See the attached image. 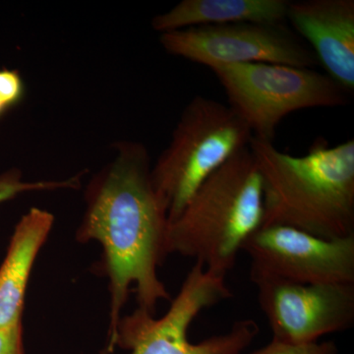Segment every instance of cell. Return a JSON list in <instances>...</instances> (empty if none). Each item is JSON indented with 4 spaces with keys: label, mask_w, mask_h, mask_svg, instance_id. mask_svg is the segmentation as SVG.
<instances>
[{
    "label": "cell",
    "mask_w": 354,
    "mask_h": 354,
    "mask_svg": "<svg viewBox=\"0 0 354 354\" xmlns=\"http://www.w3.org/2000/svg\"><path fill=\"white\" fill-rule=\"evenodd\" d=\"M115 148L113 162L88 186L87 209L77 232L79 241L102 246L111 299L109 342L132 286L138 308L153 316L160 300L171 299L157 271L167 255L169 218L153 190L148 151L133 142Z\"/></svg>",
    "instance_id": "1"
},
{
    "label": "cell",
    "mask_w": 354,
    "mask_h": 354,
    "mask_svg": "<svg viewBox=\"0 0 354 354\" xmlns=\"http://www.w3.org/2000/svg\"><path fill=\"white\" fill-rule=\"evenodd\" d=\"M263 185L262 225H286L326 239L354 236V140L317 138L304 156L251 139Z\"/></svg>",
    "instance_id": "2"
},
{
    "label": "cell",
    "mask_w": 354,
    "mask_h": 354,
    "mask_svg": "<svg viewBox=\"0 0 354 354\" xmlns=\"http://www.w3.org/2000/svg\"><path fill=\"white\" fill-rule=\"evenodd\" d=\"M263 218L262 178L248 146L206 179L169 223L167 252L192 258L227 276Z\"/></svg>",
    "instance_id": "3"
},
{
    "label": "cell",
    "mask_w": 354,
    "mask_h": 354,
    "mask_svg": "<svg viewBox=\"0 0 354 354\" xmlns=\"http://www.w3.org/2000/svg\"><path fill=\"white\" fill-rule=\"evenodd\" d=\"M253 134L230 106L198 95L188 104L169 147L151 169L153 190L176 220L206 179L250 144Z\"/></svg>",
    "instance_id": "4"
},
{
    "label": "cell",
    "mask_w": 354,
    "mask_h": 354,
    "mask_svg": "<svg viewBox=\"0 0 354 354\" xmlns=\"http://www.w3.org/2000/svg\"><path fill=\"white\" fill-rule=\"evenodd\" d=\"M232 297L225 276L195 263L167 313L156 319L138 308L123 317L109 351L118 346L130 349V354H241L259 334V326L251 319L236 321L225 334L198 344L188 339L191 323L203 310Z\"/></svg>",
    "instance_id": "5"
},
{
    "label": "cell",
    "mask_w": 354,
    "mask_h": 354,
    "mask_svg": "<svg viewBox=\"0 0 354 354\" xmlns=\"http://www.w3.org/2000/svg\"><path fill=\"white\" fill-rule=\"evenodd\" d=\"M230 106L254 138L274 141L281 121L293 111L337 108L348 104L349 93L327 74L276 64L218 65L211 68Z\"/></svg>",
    "instance_id": "6"
},
{
    "label": "cell",
    "mask_w": 354,
    "mask_h": 354,
    "mask_svg": "<svg viewBox=\"0 0 354 354\" xmlns=\"http://www.w3.org/2000/svg\"><path fill=\"white\" fill-rule=\"evenodd\" d=\"M250 279L354 283V236L326 239L286 225H261L244 242Z\"/></svg>",
    "instance_id": "7"
},
{
    "label": "cell",
    "mask_w": 354,
    "mask_h": 354,
    "mask_svg": "<svg viewBox=\"0 0 354 354\" xmlns=\"http://www.w3.org/2000/svg\"><path fill=\"white\" fill-rule=\"evenodd\" d=\"M167 53L209 69L218 65L276 64L311 68L318 59L285 24L237 23L201 26L164 32Z\"/></svg>",
    "instance_id": "8"
},
{
    "label": "cell",
    "mask_w": 354,
    "mask_h": 354,
    "mask_svg": "<svg viewBox=\"0 0 354 354\" xmlns=\"http://www.w3.org/2000/svg\"><path fill=\"white\" fill-rule=\"evenodd\" d=\"M255 286L274 341L311 344L353 328L354 283L269 281Z\"/></svg>",
    "instance_id": "9"
},
{
    "label": "cell",
    "mask_w": 354,
    "mask_h": 354,
    "mask_svg": "<svg viewBox=\"0 0 354 354\" xmlns=\"http://www.w3.org/2000/svg\"><path fill=\"white\" fill-rule=\"evenodd\" d=\"M288 20L308 41L328 75L346 88L354 90L353 0H308L290 2Z\"/></svg>",
    "instance_id": "10"
},
{
    "label": "cell",
    "mask_w": 354,
    "mask_h": 354,
    "mask_svg": "<svg viewBox=\"0 0 354 354\" xmlns=\"http://www.w3.org/2000/svg\"><path fill=\"white\" fill-rule=\"evenodd\" d=\"M53 221L50 212L32 208L16 225L0 266V327L22 323L30 274Z\"/></svg>",
    "instance_id": "11"
},
{
    "label": "cell",
    "mask_w": 354,
    "mask_h": 354,
    "mask_svg": "<svg viewBox=\"0 0 354 354\" xmlns=\"http://www.w3.org/2000/svg\"><path fill=\"white\" fill-rule=\"evenodd\" d=\"M290 3L286 0H183L167 12L156 16L152 26L164 34L201 26L283 24Z\"/></svg>",
    "instance_id": "12"
},
{
    "label": "cell",
    "mask_w": 354,
    "mask_h": 354,
    "mask_svg": "<svg viewBox=\"0 0 354 354\" xmlns=\"http://www.w3.org/2000/svg\"><path fill=\"white\" fill-rule=\"evenodd\" d=\"M80 176L81 174H79L66 180H43L29 183V181L23 180L22 174L19 169H9L0 174V204L29 191L77 188L80 185Z\"/></svg>",
    "instance_id": "13"
},
{
    "label": "cell",
    "mask_w": 354,
    "mask_h": 354,
    "mask_svg": "<svg viewBox=\"0 0 354 354\" xmlns=\"http://www.w3.org/2000/svg\"><path fill=\"white\" fill-rule=\"evenodd\" d=\"M250 354H337V348L334 342L292 344L272 339L267 346Z\"/></svg>",
    "instance_id": "14"
},
{
    "label": "cell",
    "mask_w": 354,
    "mask_h": 354,
    "mask_svg": "<svg viewBox=\"0 0 354 354\" xmlns=\"http://www.w3.org/2000/svg\"><path fill=\"white\" fill-rule=\"evenodd\" d=\"M25 85L19 71L0 69V100L7 109L17 106L24 99Z\"/></svg>",
    "instance_id": "15"
},
{
    "label": "cell",
    "mask_w": 354,
    "mask_h": 354,
    "mask_svg": "<svg viewBox=\"0 0 354 354\" xmlns=\"http://www.w3.org/2000/svg\"><path fill=\"white\" fill-rule=\"evenodd\" d=\"M0 354H24L22 323L0 327Z\"/></svg>",
    "instance_id": "16"
},
{
    "label": "cell",
    "mask_w": 354,
    "mask_h": 354,
    "mask_svg": "<svg viewBox=\"0 0 354 354\" xmlns=\"http://www.w3.org/2000/svg\"><path fill=\"white\" fill-rule=\"evenodd\" d=\"M7 111H8V109H7L6 104H4L3 102H1V100H0V118H1Z\"/></svg>",
    "instance_id": "17"
}]
</instances>
